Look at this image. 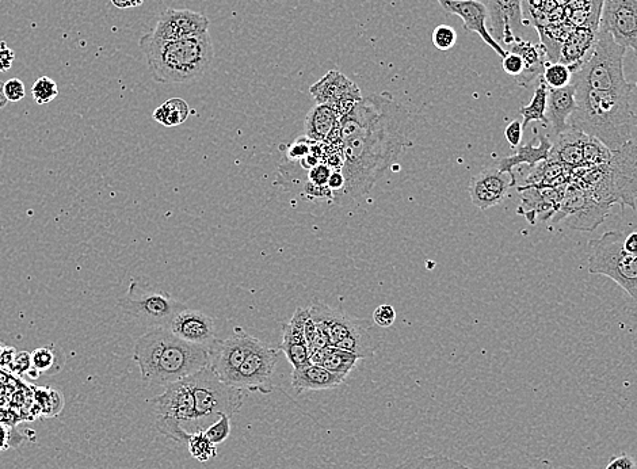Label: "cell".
<instances>
[{
    "instance_id": "cell-1",
    "label": "cell",
    "mask_w": 637,
    "mask_h": 469,
    "mask_svg": "<svg viewBox=\"0 0 637 469\" xmlns=\"http://www.w3.org/2000/svg\"><path fill=\"white\" fill-rule=\"evenodd\" d=\"M408 112L389 93L362 98L356 108L341 118L345 188L342 196L360 198L411 146Z\"/></svg>"
},
{
    "instance_id": "cell-2",
    "label": "cell",
    "mask_w": 637,
    "mask_h": 469,
    "mask_svg": "<svg viewBox=\"0 0 637 469\" xmlns=\"http://www.w3.org/2000/svg\"><path fill=\"white\" fill-rule=\"evenodd\" d=\"M211 349L183 341L167 327H156L137 339L133 361L144 383L166 388L207 368Z\"/></svg>"
},
{
    "instance_id": "cell-3",
    "label": "cell",
    "mask_w": 637,
    "mask_h": 469,
    "mask_svg": "<svg viewBox=\"0 0 637 469\" xmlns=\"http://www.w3.org/2000/svg\"><path fill=\"white\" fill-rule=\"evenodd\" d=\"M577 90V89H575ZM632 91L577 90V110L570 127L595 137L610 151L632 141L637 113L631 105Z\"/></svg>"
},
{
    "instance_id": "cell-4",
    "label": "cell",
    "mask_w": 637,
    "mask_h": 469,
    "mask_svg": "<svg viewBox=\"0 0 637 469\" xmlns=\"http://www.w3.org/2000/svg\"><path fill=\"white\" fill-rule=\"evenodd\" d=\"M140 51L146 56L152 79L158 83H192L201 79L215 59L211 34L159 40L151 33L139 40Z\"/></svg>"
},
{
    "instance_id": "cell-5",
    "label": "cell",
    "mask_w": 637,
    "mask_h": 469,
    "mask_svg": "<svg viewBox=\"0 0 637 469\" xmlns=\"http://www.w3.org/2000/svg\"><path fill=\"white\" fill-rule=\"evenodd\" d=\"M571 181L581 183L602 204L636 211L637 144H624L604 165L571 170Z\"/></svg>"
},
{
    "instance_id": "cell-6",
    "label": "cell",
    "mask_w": 637,
    "mask_h": 469,
    "mask_svg": "<svg viewBox=\"0 0 637 469\" xmlns=\"http://www.w3.org/2000/svg\"><path fill=\"white\" fill-rule=\"evenodd\" d=\"M625 53L627 49L620 47L609 33L598 30L594 51L577 71L572 72L571 85L577 90H635L637 83L625 78Z\"/></svg>"
},
{
    "instance_id": "cell-7",
    "label": "cell",
    "mask_w": 637,
    "mask_h": 469,
    "mask_svg": "<svg viewBox=\"0 0 637 469\" xmlns=\"http://www.w3.org/2000/svg\"><path fill=\"white\" fill-rule=\"evenodd\" d=\"M624 239L623 232L608 231L600 239L590 240L587 269L610 278L637 301V255L624 250Z\"/></svg>"
},
{
    "instance_id": "cell-8",
    "label": "cell",
    "mask_w": 637,
    "mask_h": 469,
    "mask_svg": "<svg viewBox=\"0 0 637 469\" xmlns=\"http://www.w3.org/2000/svg\"><path fill=\"white\" fill-rule=\"evenodd\" d=\"M151 404L158 432L178 444H188L190 433L196 432V402L188 379L167 385Z\"/></svg>"
},
{
    "instance_id": "cell-9",
    "label": "cell",
    "mask_w": 637,
    "mask_h": 469,
    "mask_svg": "<svg viewBox=\"0 0 637 469\" xmlns=\"http://www.w3.org/2000/svg\"><path fill=\"white\" fill-rule=\"evenodd\" d=\"M196 402V432L207 429L221 414H238L244 403V391L223 383L211 366L186 377Z\"/></svg>"
},
{
    "instance_id": "cell-10",
    "label": "cell",
    "mask_w": 637,
    "mask_h": 469,
    "mask_svg": "<svg viewBox=\"0 0 637 469\" xmlns=\"http://www.w3.org/2000/svg\"><path fill=\"white\" fill-rule=\"evenodd\" d=\"M316 326L323 327L330 335L331 346L357 354L361 358L372 357L379 349L373 324L369 320L349 318L343 312L323 303L310 308Z\"/></svg>"
},
{
    "instance_id": "cell-11",
    "label": "cell",
    "mask_w": 637,
    "mask_h": 469,
    "mask_svg": "<svg viewBox=\"0 0 637 469\" xmlns=\"http://www.w3.org/2000/svg\"><path fill=\"white\" fill-rule=\"evenodd\" d=\"M117 308L150 329H169L175 316L188 307L164 292H139L137 282L133 281L127 295L118 299Z\"/></svg>"
},
{
    "instance_id": "cell-12",
    "label": "cell",
    "mask_w": 637,
    "mask_h": 469,
    "mask_svg": "<svg viewBox=\"0 0 637 469\" xmlns=\"http://www.w3.org/2000/svg\"><path fill=\"white\" fill-rule=\"evenodd\" d=\"M610 205L602 204L579 182H568L560 207L553 215V224L566 221L572 230L593 232L609 216Z\"/></svg>"
},
{
    "instance_id": "cell-13",
    "label": "cell",
    "mask_w": 637,
    "mask_h": 469,
    "mask_svg": "<svg viewBox=\"0 0 637 469\" xmlns=\"http://www.w3.org/2000/svg\"><path fill=\"white\" fill-rule=\"evenodd\" d=\"M280 352V349L270 348L258 338L255 339L253 348L228 385L243 391L270 394L273 391L272 376L280 361Z\"/></svg>"
},
{
    "instance_id": "cell-14",
    "label": "cell",
    "mask_w": 637,
    "mask_h": 469,
    "mask_svg": "<svg viewBox=\"0 0 637 469\" xmlns=\"http://www.w3.org/2000/svg\"><path fill=\"white\" fill-rule=\"evenodd\" d=\"M311 97L316 104L330 105L337 112L339 120L347 116L361 101L360 87L346 78L342 72L328 71L310 89Z\"/></svg>"
},
{
    "instance_id": "cell-15",
    "label": "cell",
    "mask_w": 637,
    "mask_h": 469,
    "mask_svg": "<svg viewBox=\"0 0 637 469\" xmlns=\"http://www.w3.org/2000/svg\"><path fill=\"white\" fill-rule=\"evenodd\" d=\"M598 30L637 55V0H604Z\"/></svg>"
},
{
    "instance_id": "cell-16",
    "label": "cell",
    "mask_w": 637,
    "mask_h": 469,
    "mask_svg": "<svg viewBox=\"0 0 637 469\" xmlns=\"http://www.w3.org/2000/svg\"><path fill=\"white\" fill-rule=\"evenodd\" d=\"M255 339L257 338L251 337L240 327H235L231 337L224 339V341L217 339L211 349V364L209 366L223 383L227 385L230 383L239 366L243 364L244 358L253 348Z\"/></svg>"
},
{
    "instance_id": "cell-17",
    "label": "cell",
    "mask_w": 637,
    "mask_h": 469,
    "mask_svg": "<svg viewBox=\"0 0 637 469\" xmlns=\"http://www.w3.org/2000/svg\"><path fill=\"white\" fill-rule=\"evenodd\" d=\"M211 21L207 15L188 9H166L159 15L152 36L159 40H183L209 33Z\"/></svg>"
},
{
    "instance_id": "cell-18",
    "label": "cell",
    "mask_w": 637,
    "mask_h": 469,
    "mask_svg": "<svg viewBox=\"0 0 637 469\" xmlns=\"http://www.w3.org/2000/svg\"><path fill=\"white\" fill-rule=\"evenodd\" d=\"M441 9L448 15H457L463 21L464 29L467 32L479 34L484 43L495 51L502 59L507 55V51L501 44L494 40L490 30L487 28L488 11L486 3L478 0H437Z\"/></svg>"
},
{
    "instance_id": "cell-19",
    "label": "cell",
    "mask_w": 637,
    "mask_h": 469,
    "mask_svg": "<svg viewBox=\"0 0 637 469\" xmlns=\"http://www.w3.org/2000/svg\"><path fill=\"white\" fill-rule=\"evenodd\" d=\"M488 22L491 36L499 43L513 45L517 33L528 25L522 13V0H488Z\"/></svg>"
},
{
    "instance_id": "cell-20",
    "label": "cell",
    "mask_w": 637,
    "mask_h": 469,
    "mask_svg": "<svg viewBox=\"0 0 637 469\" xmlns=\"http://www.w3.org/2000/svg\"><path fill=\"white\" fill-rule=\"evenodd\" d=\"M566 185L558 188H534V186H518L521 194V204L517 208V215L524 216L529 224L536 226L537 219L551 220L563 200Z\"/></svg>"
},
{
    "instance_id": "cell-21",
    "label": "cell",
    "mask_w": 637,
    "mask_h": 469,
    "mask_svg": "<svg viewBox=\"0 0 637 469\" xmlns=\"http://www.w3.org/2000/svg\"><path fill=\"white\" fill-rule=\"evenodd\" d=\"M169 329L183 341L212 348L217 341L216 320L204 312L183 310L175 316Z\"/></svg>"
},
{
    "instance_id": "cell-22",
    "label": "cell",
    "mask_w": 637,
    "mask_h": 469,
    "mask_svg": "<svg viewBox=\"0 0 637 469\" xmlns=\"http://www.w3.org/2000/svg\"><path fill=\"white\" fill-rule=\"evenodd\" d=\"M310 314V308H297L291 322L282 324V342L280 350L291 362L293 369L310 362L311 353L304 334L305 319Z\"/></svg>"
},
{
    "instance_id": "cell-23",
    "label": "cell",
    "mask_w": 637,
    "mask_h": 469,
    "mask_svg": "<svg viewBox=\"0 0 637 469\" xmlns=\"http://www.w3.org/2000/svg\"><path fill=\"white\" fill-rule=\"evenodd\" d=\"M552 147V141L547 136L537 135V131L534 129L533 140L524 144V146L518 147L516 154L499 160L498 170L509 174L511 186H516L517 178L514 169L521 165H528L530 170L534 169L539 163L549 159Z\"/></svg>"
},
{
    "instance_id": "cell-24",
    "label": "cell",
    "mask_w": 637,
    "mask_h": 469,
    "mask_svg": "<svg viewBox=\"0 0 637 469\" xmlns=\"http://www.w3.org/2000/svg\"><path fill=\"white\" fill-rule=\"evenodd\" d=\"M597 36L598 30L587 26L572 29L560 48L558 63L566 64L572 72L577 71L593 53Z\"/></svg>"
},
{
    "instance_id": "cell-25",
    "label": "cell",
    "mask_w": 637,
    "mask_h": 469,
    "mask_svg": "<svg viewBox=\"0 0 637 469\" xmlns=\"http://www.w3.org/2000/svg\"><path fill=\"white\" fill-rule=\"evenodd\" d=\"M577 110V90L574 85H568L563 89H549L547 118L549 127H552L556 135L570 129V117Z\"/></svg>"
},
{
    "instance_id": "cell-26",
    "label": "cell",
    "mask_w": 637,
    "mask_h": 469,
    "mask_svg": "<svg viewBox=\"0 0 637 469\" xmlns=\"http://www.w3.org/2000/svg\"><path fill=\"white\" fill-rule=\"evenodd\" d=\"M345 380L346 377L327 371L323 366L312 364V362L293 369L292 373V387L299 394L308 391L334 390L341 387Z\"/></svg>"
},
{
    "instance_id": "cell-27",
    "label": "cell",
    "mask_w": 637,
    "mask_h": 469,
    "mask_svg": "<svg viewBox=\"0 0 637 469\" xmlns=\"http://www.w3.org/2000/svg\"><path fill=\"white\" fill-rule=\"evenodd\" d=\"M510 52L517 53L524 61L525 70L516 79L518 86L528 87L534 80L541 79L549 63L547 49L543 44H533L529 40L518 37L516 43L511 45Z\"/></svg>"
},
{
    "instance_id": "cell-28",
    "label": "cell",
    "mask_w": 637,
    "mask_h": 469,
    "mask_svg": "<svg viewBox=\"0 0 637 469\" xmlns=\"http://www.w3.org/2000/svg\"><path fill=\"white\" fill-rule=\"evenodd\" d=\"M558 143L553 144L551 156L562 162L564 166L571 170L583 167V143H585V133L578 129L570 128L558 136Z\"/></svg>"
},
{
    "instance_id": "cell-29",
    "label": "cell",
    "mask_w": 637,
    "mask_h": 469,
    "mask_svg": "<svg viewBox=\"0 0 637 469\" xmlns=\"http://www.w3.org/2000/svg\"><path fill=\"white\" fill-rule=\"evenodd\" d=\"M571 182V169L559 160L549 158L539 163L525 179V186L558 188Z\"/></svg>"
},
{
    "instance_id": "cell-30",
    "label": "cell",
    "mask_w": 637,
    "mask_h": 469,
    "mask_svg": "<svg viewBox=\"0 0 637 469\" xmlns=\"http://www.w3.org/2000/svg\"><path fill=\"white\" fill-rule=\"evenodd\" d=\"M338 122V114L330 105L316 104L305 117V137L315 143H322Z\"/></svg>"
},
{
    "instance_id": "cell-31",
    "label": "cell",
    "mask_w": 637,
    "mask_h": 469,
    "mask_svg": "<svg viewBox=\"0 0 637 469\" xmlns=\"http://www.w3.org/2000/svg\"><path fill=\"white\" fill-rule=\"evenodd\" d=\"M360 360L362 358L357 356V354L334 348V346H328L327 349L311 354L310 358L312 364L323 366L327 371L337 373V375L343 377L349 376V373L356 368Z\"/></svg>"
},
{
    "instance_id": "cell-32",
    "label": "cell",
    "mask_w": 637,
    "mask_h": 469,
    "mask_svg": "<svg viewBox=\"0 0 637 469\" xmlns=\"http://www.w3.org/2000/svg\"><path fill=\"white\" fill-rule=\"evenodd\" d=\"M190 109L188 102L181 98H171L154 110L152 118L166 128L178 127L188 120Z\"/></svg>"
},
{
    "instance_id": "cell-33",
    "label": "cell",
    "mask_w": 637,
    "mask_h": 469,
    "mask_svg": "<svg viewBox=\"0 0 637 469\" xmlns=\"http://www.w3.org/2000/svg\"><path fill=\"white\" fill-rule=\"evenodd\" d=\"M548 93V86L545 85L543 79H540L539 86H537L536 91H534L532 101H530L529 105L522 106L520 109V114L522 118H524L522 127H528L529 122L532 121H539L543 124V127H549L547 118Z\"/></svg>"
},
{
    "instance_id": "cell-34",
    "label": "cell",
    "mask_w": 637,
    "mask_h": 469,
    "mask_svg": "<svg viewBox=\"0 0 637 469\" xmlns=\"http://www.w3.org/2000/svg\"><path fill=\"white\" fill-rule=\"evenodd\" d=\"M395 469H469L467 465L460 461L450 459V457L421 456L408 459L404 463L399 464Z\"/></svg>"
},
{
    "instance_id": "cell-35",
    "label": "cell",
    "mask_w": 637,
    "mask_h": 469,
    "mask_svg": "<svg viewBox=\"0 0 637 469\" xmlns=\"http://www.w3.org/2000/svg\"><path fill=\"white\" fill-rule=\"evenodd\" d=\"M476 177L486 186L488 192L495 194V196L501 198L502 201L505 200L507 194H509V189L513 188V186H511L510 177L507 178V174L499 171L498 167H488V169L483 170L482 173L476 175Z\"/></svg>"
},
{
    "instance_id": "cell-36",
    "label": "cell",
    "mask_w": 637,
    "mask_h": 469,
    "mask_svg": "<svg viewBox=\"0 0 637 469\" xmlns=\"http://www.w3.org/2000/svg\"><path fill=\"white\" fill-rule=\"evenodd\" d=\"M189 453L194 460L198 463H209V461L215 459L217 456V445L213 444L207 436H205L204 430L200 432L190 433L188 440Z\"/></svg>"
},
{
    "instance_id": "cell-37",
    "label": "cell",
    "mask_w": 637,
    "mask_h": 469,
    "mask_svg": "<svg viewBox=\"0 0 637 469\" xmlns=\"http://www.w3.org/2000/svg\"><path fill=\"white\" fill-rule=\"evenodd\" d=\"M610 156H612V151L604 143L595 137L586 135L585 143H583V167L604 165Z\"/></svg>"
},
{
    "instance_id": "cell-38",
    "label": "cell",
    "mask_w": 637,
    "mask_h": 469,
    "mask_svg": "<svg viewBox=\"0 0 637 469\" xmlns=\"http://www.w3.org/2000/svg\"><path fill=\"white\" fill-rule=\"evenodd\" d=\"M468 193L469 197H471L472 204H474L476 208H479L480 211H487V209L497 207V205L502 202L501 198L488 192L486 186L479 181L478 177L472 178L471 182H469Z\"/></svg>"
},
{
    "instance_id": "cell-39",
    "label": "cell",
    "mask_w": 637,
    "mask_h": 469,
    "mask_svg": "<svg viewBox=\"0 0 637 469\" xmlns=\"http://www.w3.org/2000/svg\"><path fill=\"white\" fill-rule=\"evenodd\" d=\"M541 79L548 89H563L571 85L572 71L563 63H548Z\"/></svg>"
},
{
    "instance_id": "cell-40",
    "label": "cell",
    "mask_w": 637,
    "mask_h": 469,
    "mask_svg": "<svg viewBox=\"0 0 637 469\" xmlns=\"http://www.w3.org/2000/svg\"><path fill=\"white\" fill-rule=\"evenodd\" d=\"M32 95L37 105H48L59 95V87L55 80L41 76L32 86Z\"/></svg>"
},
{
    "instance_id": "cell-41",
    "label": "cell",
    "mask_w": 637,
    "mask_h": 469,
    "mask_svg": "<svg viewBox=\"0 0 637 469\" xmlns=\"http://www.w3.org/2000/svg\"><path fill=\"white\" fill-rule=\"evenodd\" d=\"M231 419L228 414L219 415V418L204 430L205 436L215 445L223 444L231 436Z\"/></svg>"
},
{
    "instance_id": "cell-42",
    "label": "cell",
    "mask_w": 637,
    "mask_h": 469,
    "mask_svg": "<svg viewBox=\"0 0 637 469\" xmlns=\"http://www.w3.org/2000/svg\"><path fill=\"white\" fill-rule=\"evenodd\" d=\"M431 41H433L434 47H436L438 51H450L457 43L456 30L449 25L437 26L433 34H431Z\"/></svg>"
},
{
    "instance_id": "cell-43",
    "label": "cell",
    "mask_w": 637,
    "mask_h": 469,
    "mask_svg": "<svg viewBox=\"0 0 637 469\" xmlns=\"http://www.w3.org/2000/svg\"><path fill=\"white\" fill-rule=\"evenodd\" d=\"M32 364L38 372H47L55 365V354L48 348L34 350Z\"/></svg>"
},
{
    "instance_id": "cell-44",
    "label": "cell",
    "mask_w": 637,
    "mask_h": 469,
    "mask_svg": "<svg viewBox=\"0 0 637 469\" xmlns=\"http://www.w3.org/2000/svg\"><path fill=\"white\" fill-rule=\"evenodd\" d=\"M331 173H333V169H331L327 163H318V165L308 173V183L316 186V188H327Z\"/></svg>"
},
{
    "instance_id": "cell-45",
    "label": "cell",
    "mask_w": 637,
    "mask_h": 469,
    "mask_svg": "<svg viewBox=\"0 0 637 469\" xmlns=\"http://www.w3.org/2000/svg\"><path fill=\"white\" fill-rule=\"evenodd\" d=\"M395 320L396 311L392 305H380V307H377L376 311L373 312V323H375L376 326L383 327V329L391 327L392 324L395 323Z\"/></svg>"
},
{
    "instance_id": "cell-46",
    "label": "cell",
    "mask_w": 637,
    "mask_h": 469,
    "mask_svg": "<svg viewBox=\"0 0 637 469\" xmlns=\"http://www.w3.org/2000/svg\"><path fill=\"white\" fill-rule=\"evenodd\" d=\"M502 67L503 71H505L507 75L513 76L514 79L521 76L525 70L524 61H522L521 56L514 52H507V55L502 59Z\"/></svg>"
},
{
    "instance_id": "cell-47",
    "label": "cell",
    "mask_w": 637,
    "mask_h": 469,
    "mask_svg": "<svg viewBox=\"0 0 637 469\" xmlns=\"http://www.w3.org/2000/svg\"><path fill=\"white\" fill-rule=\"evenodd\" d=\"M5 94L10 102L21 101L26 95L25 83L17 78L7 80L5 82Z\"/></svg>"
},
{
    "instance_id": "cell-48",
    "label": "cell",
    "mask_w": 637,
    "mask_h": 469,
    "mask_svg": "<svg viewBox=\"0 0 637 469\" xmlns=\"http://www.w3.org/2000/svg\"><path fill=\"white\" fill-rule=\"evenodd\" d=\"M522 135H524V127L522 122L518 120L511 121L506 127L505 137L511 148L517 150L521 146Z\"/></svg>"
},
{
    "instance_id": "cell-49",
    "label": "cell",
    "mask_w": 637,
    "mask_h": 469,
    "mask_svg": "<svg viewBox=\"0 0 637 469\" xmlns=\"http://www.w3.org/2000/svg\"><path fill=\"white\" fill-rule=\"evenodd\" d=\"M15 52L7 47L6 41H0V72H7L13 67Z\"/></svg>"
},
{
    "instance_id": "cell-50",
    "label": "cell",
    "mask_w": 637,
    "mask_h": 469,
    "mask_svg": "<svg viewBox=\"0 0 637 469\" xmlns=\"http://www.w3.org/2000/svg\"><path fill=\"white\" fill-rule=\"evenodd\" d=\"M605 469H636L635 460L627 453H620V455L612 457L609 460Z\"/></svg>"
},
{
    "instance_id": "cell-51",
    "label": "cell",
    "mask_w": 637,
    "mask_h": 469,
    "mask_svg": "<svg viewBox=\"0 0 637 469\" xmlns=\"http://www.w3.org/2000/svg\"><path fill=\"white\" fill-rule=\"evenodd\" d=\"M327 186L333 193L342 192L345 188V177H343L342 171L334 170L328 179Z\"/></svg>"
},
{
    "instance_id": "cell-52",
    "label": "cell",
    "mask_w": 637,
    "mask_h": 469,
    "mask_svg": "<svg viewBox=\"0 0 637 469\" xmlns=\"http://www.w3.org/2000/svg\"><path fill=\"white\" fill-rule=\"evenodd\" d=\"M310 151L311 148L304 143L303 139H301L299 141H296V143L293 144V146L291 147V150H289V158H304V156L310 154Z\"/></svg>"
},
{
    "instance_id": "cell-53",
    "label": "cell",
    "mask_w": 637,
    "mask_h": 469,
    "mask_svg": "<svg viewBox=\"0 0 637 469\" xmlns=\"http://www.w3.org/2000/svg\"><path fill=\"white\" fill-rule=\"evenodd\" d=\"M316 333H318V330H316V324L314 322V319H312L311 312H310V314H308L307 316V319H305V324H304V334H305V339H307L308 348H310V346L312 345V342H314Z\"/></svg>"
},
{
    "instance_id": "cell-54",
    "label": "cell",
    "mask_w": 637,
    "mask_h": 469,
    "mask_svg": "<svg viewBox=\"0 0 637 469\" xmlns=\"http://www.w3.org/2000/svg\"><path fill=\"white\" fill-rule=\"evenodd\" d=\"M624 250L629 254L637 255V232L625 236Z\"/></svg>"
},
{
    "instance_id": "cell-55",
    "label": "cell",
    "mask_w": 637,
    "mask_h": 469,
    "mask_svg": "<svg viewBox=\"0 0 637 469\" xmlns=\"http://www.w3.org/2000/svg\"><path fill=\"white\" fill-rule=\"evenodd\" d=\"M9 427L5 423H0V452L10 448Z\"/></svg>"
},
{
    "instance_id": "cell-56",
    "label": "cell",
    "mask_w": 637,
    "mask_h": 469,
    "mask_svg": "<svg viewBox=\"0 0 637 469\" xmlns=\"http://www.w3.org/2000/svg\"><path fill=\"white\" fill-rule=\"evenodd\" d=\"M117 9H135L143 5L144 0H110Z\"/></svg>"
},
{
    "instance_id": "cell-57",
    "label": "cell",
    "mask_w": 637,
    "mask_h": 469,
    "mask_svg": "<svg viewBox=\"0 0 637 469\" xmlns=\"http://www.w3.org/2000/svg\"><path fill=\"white\" fill-rule=\"evenodd\" d=\"M9 102V99L6 98L5 94V82H0V109L5 108Z\"/></svg>"
},
{
    "instance_id": "cell-58",
    "label": "cell",
    "mask_w": 637,
    "mask_h": 469,
    "mask_svg": "<svg viewBox=\"0 0 637 469\" xmlns=\"http://www.w3.org/2000/svg\"><path fill=\"white\" fill-rule=\"evenodd\" d=\"M478 2L486 3V5H487L488 0H478Z\"/></svg>"
}]
</instances>
